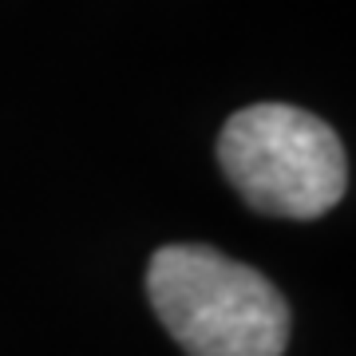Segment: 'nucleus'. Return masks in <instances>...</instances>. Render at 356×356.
<instances>
[{
    "label": "nucleus",
    "mask_w": 356,
    "mask_h": 356,
    "mask_svg": "<svg viewBox=\"0 0 356 356\" xmlns=\"http://www.w3.org/2000/svg\"><path fill=\"white\" fill-rule=\"evenodd\" d=\"M147 297L191 356H281L289 344L285 297L210 245H163L147 266Z\"/></svg>",
    "instance_id": "f257e3e1"
},
{
    "label": "nucleus",
    "mask_w": 356,
    "mask_h": 356,
    "mask_svg": "<svg viewBox=\"0 0 356 356\" xmlns=\"http://www.w3.org/2000/svg\"><path fill=\"white\" fill-rule=\"evenodd\" d=\"M218 163L245 202L273 218H321L348 191L337 131L289 103H254L226 119Z\"/></svg>",
    "instance_id": "f03ea898"
}]
</instances>
